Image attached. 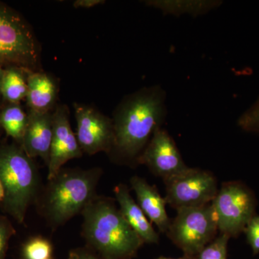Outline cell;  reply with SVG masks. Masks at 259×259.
<instances>
[{
    "label": "cell",
    "instance_id": "4316f807",
    "mask_svg": "<svg viewBox=\"0 0 259 259\" xmlns=\"http://www.w3.org/2000/svg\"><path fill=\"white\" fill-rule=\"evenodd\" d=\"M3 74H4V70L0 66V96H1V85L3 81Z\"/></svg>",
    "mask_w": 259,
    "mask_h": 259
},
{
    "label": "cell",
    "instance_id": "7a4b0ae2",
    "mask_svg": "<svg viewBox=\"0 0 259 259\" xmlns=\"http://www.w3.org/2000/svg\"><path fill=\"white\" fill-rule=\"evenodd\" d=\"M101 168H64L42 185L35 205L51 231H55L71 218L81 214L98 194Z\"/></svg>",
    "mask_w": 259,
    "mask_h": 259
},
{
    "label": "cell",
    "instance_id": "4fadbf2b",
    "mask_svg": "<svg viewBox=\"0 0 259 259\" xmlns=\"http://www.w3.org/2000/svg\"><path fill=\"white\" fill-rule=\"evenodd\" d=\"M130 183L137 197L138 204L146 217L156 225L159 232L166 234L171 220L167 214L166 200L156 186L149 185L147 181L139 176L131 177Z\"/></svg>",
    "mask_w": 259,
    "mask_h": 259
},
{
    "label": "cell",
    "instance_id": "52a82bcc",
    "mask_svg": "<svg viewBox=\"0 0 259 259\" xmlns=\"http://www.w3.org/2000/svg\"><path fill=\"white\" fill-rule=\"evenodd\" d=\"M218 232L212 204L177 210L166 233L187 259H195L204 247L214 241Z\"/></svg>",
    "mask_w": 259,
    "mask_h": 259
},
{
    "label": "cell",
    "instance_id": "44dd1931",
    "mask_svg": "<svg viewBox=\"0 0 259 259\" xmlns=\"http://www.w3.org/2000/svg\"><path fill=\"white\" fill-rule=\"evenodd\" d=\"M238 125L245 132L259 135V97L238 120Z\"/></svg>",
    "mask_w": 259,
    "mask_h": 259
},
{
    "label": "cell",
    "instance_id": "9c48e42d",
    "mask_svg": "<svg viewBox=\"0 0 259 259\" xmlns=\"http://www.w3.org/2000/svg\"><path fill=\"white\" fill-rule=\"evenodd\" d=\"M76 121V139L83 153L93 156L111 152L114 143L113 122L96 107L74 103Z\"/></svg>",
    "mask_w": 259,
    "mask_h": 259
},
{
    "label": "cell",
    "instance_id": "f1b7e54d",
    "mask_svg": "<svg viewBox=\"0 0 259 259\" xmlns=\"http://www.w3.org/2000/svg\"><path fill=\"white\" fill-rule=\"evenodd\" d=\"M49 259H53V258H49Z\"/></svg>",
    "mask_w": 259,
    "mask_h": 259
},
{
    "label": "cell",
    "instance_id": "3957f363",
    "mask_svg": "<svg viewBox=\"0 0 259 259\" xmlns=\"http://www.w3.org/2000/svg\"><path fill=\"white\" fill-rule=\"evenodd\" d=\"M88 248L107 259H132L145 244L125 221L116 199L97 195L81 213Z\"/></svg>",
    "mask_w": 259,
    "mask_h": 259
},
{
    "label": "cell",
    "instance_id": "6da1fadb",
    "mask_svg": "<svg viewBox=\"0 0 259 259\" xmlns=\"http://www.w3.org/2000/svg\"><path fill=\"white\" fill-rule=\"evenodd\" d=\"M166 93L159 85L126 95L112 114L114 143L108 156L117 163L134 166L167 115Z\"/></svg>",
    "mask_w": 259,
    "mask_h": 259
},
{
    "label": "cell",
    "instance_id": "f546056e",
    "mask_svg": "<svg viewBox=\"0 0 259 259\" xmlns=\"http://www.w3.org/2000/svg\"><path fill=\"white\" fill-rule=\"evenodd\" d=\"M0 127H1V125H0Z\"/></svg>",
    "mask_w": 259,
    "mask_h": 259
},
{
    "label": "cell",
    "instance_id": "5bb4252c",
    "mask_svg": "<svg viewBox=\"0 0 259 259\" xmlns=\"http://www.w3.org/2000/svg\"><path fill=\"white\" fill-rule=\"evenodd\" d=\"M116 202L125 221L134 231L139 235L144 243H158L159 236L155 231L152 223L148 221L146 214L131 195L129 187L124 184H119L114 188Z\"/></svg>",
    "mask_w": 259,
    "mask_h": 259
},
{
    "label": "cell",
    "instance_id": "cb8c5ba5",
    "mask_svg": "<svg viewBox=\"0 0 259 259\" xmlns=\"http://www.w3.org/2000/svg\"><path fill=\"white\" fill-rule=\"evenodd\" d=\"M66 259H107L95 253L88 247H81L70 250Z\"/></svg>",
    "mask_w": 259,
    "mask_h": 259
},
{
    "label": "cell",
    "instance_id": "30bf717a",
    "mask_svg": "<svg viewBox=\"0 0 259 259\" xmlns=\"http://www.w3.org/2000/svg\"><path fill=\"white\" fill-rule=\"evenodd\" d=\"M145 165L155 176L163 182L187 171L176 143L168 131L156 130L149 142L138 159V165Z\"/></svg>",
    "mask_w": 259,
    "mask_h": 259
},
{
    "label": "cell",
    "instance_id": "e0dca14e",
    "mask_svg": "<svg viewBox=\"0 0 259 259\" xmlns=\"http://www.w3.org/2000/svg\"><path fill=\"white\" fill-rule=\"evenodd\" d=\"M25 70L17 67H9L4 70L1 85V96L8 103L18 104L26 98L28 81Z\"/></svg>",
    "mask_w": 259,
    "mask_h": 259
},
{
    "label": "cell",
    "instance_id": "8992f818",
    "mask_svg": "<svg viewBox=\"0 0 259 259\" xmlns=\"http://www.w3.org/2000/svg\"><path fill=\"white\" fill-rule=\"evenodd\" d=\"M220 234L237 238L256 213V196L241 181L223 182L212 202Z\"/></svg>",
    "mask_w": 259,
    "mask_h": 259
},
{
    "label": "cell",
    "instance_id": "7c38bea8",
    "mask_svg": "<svg viewBox=\"0 0 259 259\" xmlns=\"http://www.w3.org/2000/svg\"><path fill=\"white\" fill-rule=\"evenodd\" d=\"M53 113L29 110L28 123L20 145L28 156L33 159L40 157L47 166L52 141Z\"/></svg>",
    "mask_w": 259,
    "mask_h": 259
},
{
    "label": "cell",
    "instance_id": "ffe728a7",
    "mask_svg": "<svg viewBox=\"0 0 259 259\" xmlns=\"http://www.w3.org/2000/svg\"><path fill=\"white\" fill-rule=\"evenodd\" d=\"M230 239L231 238L227 235L220 234L199 252L195 259H228V245Z\"/></svg>",
    "mask_w": 259,
    "mask_h": 259
},
{
    "label": "cell",
    "instance_id": "ac0fdd59",
    "mask_svg": "<svg viewBox=\"0 0 259 259\" xmlns=\"http://www.w3.org/2000/svg\"><path fill=\"white\" fill-rule=\"evenodd\" d=\"M28 120V114L25 113L19 104H8L0 113V125L20 146L23 141Z\"/></svg>",
    "mask_w": 259,
    "mask_h": 259
},
{
    "label": "cell",
    "instance_id": "2e32d148",
    "mask_svg": "<svg viewBox=\"0 0 259 259\" xmlns=\"http://www.w3.org/2000/svg\"><path fill=\"white\" fill-rule=\"evenodd\" d=\"M145 4L161 10L163 14L180 16L184 14L192 15L194 17L207 14L211 10L218 8L222 4L221 1H180V0H150L145 1Z\"/></svg>",
    "mask_w": 259,
    "mask_h": 259
},
{
    "label": "cell",
    "instance_id": "5b68a950",
    "mask_svg": "<svg viewBox=\"0 0 259 259\" xmlns=\"http://www.w3.org/2000/svg\"><path fill=\"white\" fill-rule=\"evenodd\" d=\"M42 71L41 47L30 24L0 3V66Z\"/></svg>",
    "mask_w": 259,
    "mask_h": 259
},
{
    "label": "cell",
    "instance_id": "d6986e66",
    "mask_svg": "<svg viewBox=\"0 0 259 259\" xmlns=\"http://www.w3.org/2000/svg\"><path fill=\"white\" fill-rule=\"evenodd\" d=\"M22 253L23 259L51 258L53 245L49 240L44 237H33L23 245Z\"/></svg>",
    "mask_w": 259,
    "mask_h": 259
},
{
    "label": "cell",
    "instance_id": "ba28073f",
    "mask_svg": "<svg viewBox=\"0 0 259 259\" xmlns=\"http://www.w3.org/2000/svg\"><path fill=\"white\" fill-rule=\"evenodd\" d=\"M164 184L166 204L177 211L211 204L219 190L212 173L190 167L182 175L165 181Z\"/></svg>",
    "mask_w": 259,
    "mask_h": 259
},
{
    "label": "cell",
    "instance_id": "9a60e30c",
    "mask_svg": "<svg viewBox=\"0 0 259 259\" xmlns=\"http://www.w3.org/2000/svg\"><path fill=\"white\" fill-rule=\"evenodd\" d=\"M27 81L26 100L29 110L54 112L59 97V83L55 78L46 71H29Z\"/></svg>",
    "mask_w": 259,
    "mask_h": 259
},
{
    "label": "cell",
    "instance_id": "83f0119b",
    "mask_svg": "<svg viewBox=\"0 0 259 259\" xmlns=\"http://www.w3.org/2000/svg\"><path fill=\"white\" fill-rule=\"evenodd\" d=\"M156 259H187V258H186V257L184 256V255H183V256L180 257V258H168V257H165V256H159V257H158V258H156Z\"/></svg>",
    "mask_w": 259,
    "mask_h": 259
},
{
    "label": "cell",
    "instance_id": "603a6c76",
    "mask_svg": "<svg viewBox=\"0 0 259 259\" xmlns=\"http://www.w3.org/2000/svg\"><path fill=\"white\" fill-rule=\"evenodd\" d=\"M243 233L245 235L246 242L253 255L259 253V214L253 217L245 227Z\"/></svg>",
    "mask_w": 259,
    "mask_h": 259
},
{
    "label": "cell",
    "instance_id": "8fae6325",
    "mask_svg": "<svg viewBox=\"0 0 259 259\" xmlns=\"http://www.w3.org/2000/svg\"><path fill=\"white\" fill-rule=\"evenodd\" d=\"M69 107L58 104L53 113V136L47 180L55 176L70 160L82 157L76 134L71 128Z\"/></svg>",
    "mask_w": 259,
    "mask_h": 259
},
{
    "label": "cell",
    "instance_id": "d4e9b609",
    "mask_svg": "<svg viewBox=\"0 0 259 259\" xmlns=\"http://www.w3.org/2000/svg\"><path fill=\"white\" fill-rule=\"evenodd\" d=\"M105 1L104 0H76L73 3V6L76 9L83 8V9H90L94 7L98 6V5L105 4Z\"/></svg>",
    "mask_w": 259,
    "mask_h": 259
},
{
    "label": "cell",
    "instance_id": "7402d4cb",
    "mask_svg": "<svg viewBox=\"0 0 259 259\" xmlns=\"http://www.w3.org/2000/svg\"><path fill=\"white\" fill-rule=\"evenodd\" d=\"M16 233L9 219L0 216V259H6L10 240Z\"/></svg>",
    "mask_w": 259,
    "mask_h": 259
},
{
    "label": "cell",
    "instance_id": "277c9868",
    "mask_svg": "<svg viewBox=\"0 0 259 259\" xmlns=\"http://www.w3.org/2000/svg\"><path fill=\"white\" fill-rule=\"evenodd\" d=\"M0 180L5 190L4 212L23 223L42 185L36 163L20 145L0 146Z\"/></svg>",
    "mask_w": 259,
    "mask_h": 259
},
{
    "label": "cell",
    "instance_id": "484cf974",
    "mask_svg": "<svg viewBox=\"0 0 259 259\" xmlns=\"http://www.w3.org/2000/svg\"><path fill=\"white\" fill-rule=\"evenodd\" d=\"M5 198V190L2 181L0 180V203L3 202Z\"/></svg>",
    "mask_w": 259,
    "mask_h": 259
}]
</instances>
